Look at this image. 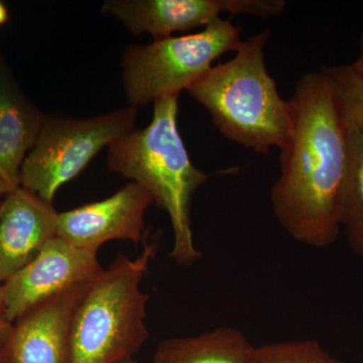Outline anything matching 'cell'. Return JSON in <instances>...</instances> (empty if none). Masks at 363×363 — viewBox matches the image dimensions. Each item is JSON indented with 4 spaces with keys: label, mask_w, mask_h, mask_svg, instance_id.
Returning a JSON list of instances; mask_svg holds the SVG:
<instances>
[{
    "label": "cell",
    "mask_w": 363,
    "mask_h": 363,
    "mask_svg": "<svg viewBox=\"0 0 363 363\" xmlns=\"http://www.w3.org/2000/svg\"><path fill=\"white\" fill-rule=\"evenodd\" d=\"M348 133L350 169L344 198L343 221L353 215L363 216V131L348 130Z\"/></svg>",
    "instance_id": "obj_16"
},
{
    "label": "cell",
    "mask_w": 363,
    "mask_h": 363,
    "mask_svg": "<svg viewBox=\"0 0 363 363\" xmlns=\"http://www.w3.org/2000/svg\"><path fill=\"white\" fill-rule=\"evenodd\" d=\"M252 346L242 332L224 326L198 336L162 341L152 363H247Z\"/></svg>",
    "instance_id": "obj_13"
},
{
    "label": "cell",
    "mask_w": 363,
    "mask_h": 363,
    "mask_svg": "<svg viewBox=\"0 0 363 363\" xmlns=\"http://www.w3.org/2000/svg\"><path fill=\"white\" fill-rule=\"evenodd\" d=\"M104 272L97 253L81 250L56 236L39 255L0 286L9 324L48 298L94 281Z\"/></svg>",
    "instance_id": "obj_7"
},
{
    "label": "cell",
    "mask_w": 363,
    "mask_h": 363,
    "mask_svg": "<svg viewBox=\"0 0 363 363\" xmlns=\"http://www.w3.org/2000/svg\"><path fill=\"white\" fill-rule=\"evenodd\" d=\"M342 227L350 247L363 262V216L353 215L347 217L343 221Z\"/></svg>",
    "instance_id": "obj_17"
},
{
    "label": "cell",
    "mask_w": 363,
    "mask_h": 363,
    "mask_svg": "<svg viewBox=\"0 0 363 363\" xmlns=\"http://www.w3.org/2000/svg\"><path fill=\"white\" fill-rule=\"evenodd\" d=\"M286 6L284 0H108L102 13L113 16L133 35L150 33L159 40L205 28L222 13L269 18L281 16Z\"/></svg>",
    "instance_id": "obj_8"
},
{
    "label": "cell",
    "mask_w": 363,
    "mask_h": 363,
    "mask_svg": "<svg viewBox=\"0 0 363 363\" xmlns=\"http://www.w3.org/2000/svg\"><path fill=\"white\" fill-rule=\"evenodd\" d=\"M138 108L125 107L91 118L45 116L40 135L21 164V187L52 203L100 150L133 130Z\"/></svg>",
    "instance_id": "obj_6"
},
{
    "label": "cell",
    "mask_w": 363,
    "mask_h": 363,
    "mask_svg": "<svg viewBox=\"0 0 363 363\" xmlns=\"http://www.w3.org/2000/svg\"><path fill=\"white\" fill-rule=\"evenodd\" d=\"M247 363H345L313 339L252 346Z\"/></svg>",
    "instance_id": "obj_15"
},
{
    "label": "cell",
    "mask_w": 363,
    "mask_h": 363,
    "mask_svg": "<svg viewBox=\"0 0 363 363\" xmlns=\"http://www.w3.org/2000/svg\"><path fill=\"white\" fill-rule=\"evenodd\" d=\"M339 111L348 130L363 131V75L352 65L324 66Z\"/></svg>",
    "instance_id": "obj_14"
},
{
    "label": "cell",
    "mask_w": 363,
    "mask_h": 363,
    "mask_svg": "<svg viewBox=\"0 0 363 363\" xmlns=\"http://www.w3.org/2000/svg\"><path fill=\"white\" fill-rule=\"evenodd\" d=\"M178 98L157 100L147 128L131 130L109 145L107 164L113 173L143 186L167 212L174 235L169 257L179 264L192 266L202 252L194 242L191 203L209 175L196 168L182 140Z\"/></svg>",
    "instance_id": "obj_2"
},
{
    "label": "cell",
    "mask_w": 363,
    "mask_h": 363,
    "mask_svg": "<svg viewBox=\"0 0 363 363\" xmlns=\"http://www.w3.org/2000/svg\"><path fill=\"white\" fill-rule=\"evenodd\" d=\"M7 20H9V13H7L6 7L0 1V26L6 23Z\"/></svg>",
    "instance_id": "obj_21"
},
{
    "label": "cell",
    "mask_w": 363,
    "mask_h": 363,
    "mask_svg": "<svg viewBox=\"0 0 363 363\" xmlns=\"http://www.w3.org/2000/svg\"><path fill=\"white\" fill-rule=\"evenodd\" d=\"M241 28L219 18L200 32L154 40L126 48L121 59L123 83L130 106L179 96L212 66L215 60L240 47Z\"/></svg>",
    "instance_id": "obj_5"
},
{
    "label": "cell",
    "mask_w": 363,
    "mask_h": 363,
    "mask_svg": "<svg viewBox=\"0 0 363 363\" xmlns=\"http://www.w3.org/2000/svg\"><path fill=\"white\" fill-rule=\"evenodd\" d=\"M269 37L264 30L243 40L233 59L212 66L186 90L222 135L259 154L279 149L292 125L290 102L281 97L267 69Z\"/></svg>",
    "instance_id": "obj_3"
},
{
    "label": "cell",
    "mask_w": 363,
    "mask_h": 363,
    "mask_svg": "<svg viewBox=\"0 0 363 363\" xmlns=\"http://www.w3.org/2000/svg\"><path fill=\"white\" fill-rule=\"evenodd\" d=\"M11 325L6 321L4 317V306H2L1 291H0V348L4 345V341L9 335Z\"/></svg>",
    "instance_id": "obj_18"
},
{
    "label": "cell",
    "mask_w": 363,
    "mask_h": 363,
    "mask_svg": "<svg viewBox=\"0 0 363 363\" xmlns=\"http://www.w3.org/2000/svg\"><path fill=\"white\" fill-rule=\"evenodd\" d=\"M157 252L152 241L135 259L118 255L90 284L72 317L69 363H117L142 348L150 296L140 285Z\"/></svg>",
    "instance_id": "obj_4"
},
{
    "label": "cell",
    "mask_w": 363,
    "mask_h": 363,
    "mask_svg": "<svg viewBox=\"0 0 363 363\" xmlns=\"http://www.w3.org/2000/svg\"><path fill=\"white\" fill-rule=\"evenodd\" d=\"M4 195L2 194L1 192H0V206H1V202H2V200H1V196Z\"/></svg>",
    "instance_id": "obj_23"
},
{
    "label": "cell",
    "mask_w": 363,
    "mask_h": 363,
    "mask_svg": "<svg viewBox=\"0 0 363 363\" xmlns=\"http://www.w3.org/2000/svg\"><path fill=\"white\" fill-rule=\"evenodd\" d=\"M154 203L152 195L135 182L116 194L58 213L57 236L81 250L96 252L111 240H143L145 214Z\"/></svg>",
    "instance_id": "obj_9"
},
{
    "label": "cell",
    "mask_w": 363,
    "mask_h": 363,
    "mask_svg": "<svg viewBox=\"0 0 363 363\" xmlns=\"http://www.w3.org/2000/svg\"><path fill=\"white\" fill-rule=\"evenodd\" d=\"M4 196L0 206V286L56 238L59 213L52 203L21 186Z\"/></svg>",
    "instance_id": "obj_11"
},
{
    "label": "cell",
    "mask_w": 363,
    "mask_h": 363,
    "mask_svg": "<svg viewBox=\"0 0 363 363\" xmlns=\"http://www.w3.org/2000/svg\"><path fill=\"white\" fill-rule=\"evenodd\" d=\"M44 119L0 56V171L13 189L20 187L21 164L35 145Z\"/></svg>",
    "instance_id": "obj_12"
},
{
    "label": "cell",
    "mask_w": 363,
    "mask_h": 363,
    "mask_svg": "<svg viewBox=\"0 0 363 363\" xmlns=\"http://www.w3.org/2000/svg\"><path fill=\"white\" fill-rule=\"evenodd\" d=\"M292 125L271 191L274 216L294 240L324 248L342 227L350 133L328 80L308 73L289 100Z\"/></svg>",
    "instance_id": "obj_1"
},
{
    "label": "cell",
    "mask_w": 363,
    "mask_h": 363,
    "mask_svg": "<svg viewBox=\"0 0 363 363\" xmlns=\"http://www.w3.org/2000/svg\"><path fill=\"white\" fill-rule=\"evenodd\" d=\"M117 363H140V362H135V360L133 359V357H131V358H126V359L121 360V362H118Z\"/></svg>",
    "instance_id": "obj_22"
},
{
    "label": "cell",
    "mask_w": 363,
    "mask_h": 363,
    "mask_svg": "<svg viewBox=\"0 0 363 363\" xmlns=\"http://www.w3.org/2000/svg\"><path fill=\"white\" fill-rule=\"evenodd\" d=\"M13 190H14V189L9 185V182L6 181V177H4L2 172L0 171V192H1L2 194L6 195L7 193L11 192V191Z\"/></svg>",
    "instance_id": "obj_20"
},
{
    "label": "cell",
    "mask_w": 363,
    "mask_h": 363,
    "mask_svg": "<svg viewBox=\"0 0 363 363\" xmlns=\"http://www.w3.org/2000/svg\"><path fill=\"white\" fill-rule=\"evenodd\" d=\"M351 65H352L353 68H354L358 73L363 75V35L359 43V54H358L357 60H355Z\"/></svg>",
    "instance_id": "obj_19"
},
{
    "label": "cell",
    "mask_w": 363,
    "mask_h": 363,
    "mask_svg": "<svg viewBox=\"0 0 363 363\" xmlns=\"http://www.w3.org/2000/svg\"><path fill=\"white\" fill-rule=\"evenodd\" d=\"M91 283L48 298L16 319L0 348V363H69L72 317Z\"/></svg>",
    "instance_id": "obj_10"
}]
</instances>
